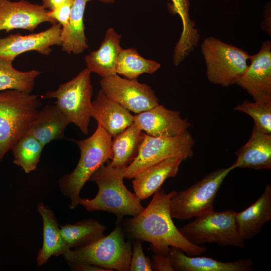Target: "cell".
<instances>
[{"label":"cell","instance_id":"cell-29","mask_svg":"<svg viewBox=\"0 0 271 271\" xmlns=\"http://www.w3.org/2000/svg\"><path fill=\"white\" fill-rule=\"evenodd\" d=\"M12 63L0 58V91L14 89L31 93L41 72L37 70L21 71L15 69Z\"/></svg>","mask_w":271,"mask_h":271},{"label":"cell","instance_id":"cell-23","mask_svg":"<svg viewBox=\"0 0 271 271\" xmlns=\"http://www.w3.org/2000/svg\"><path fill=\"white\" fill-rule=\"evenodd\" d=\"M37 210L43 222V244L36 259L37 265L41 266L52 256L64 255L71 248L64 241L56 217L50 207L41 202L37 205Z\"/></svg>","mask_w":271,"mask_h":271},{"label":"cell","instance_id":"cell-37","mask_svg":"<svg viewBox=\"0 0 271 271\" xmlns=\"http://www.w3.org/2000/svg\"><path fill=\"white\" fill-rule=\"evenodd\" d=\"M73 0H42V6L47 10H53L61 5Z\"/></svg>","mask_w":271,"mask_h":271},{"label":"cell","instance_id":"cell-18","mask_svg":"<svg viewBox=\"0 0 271 271\" xmlns=\"http://www.w3.org/2000/svg\"><path fill=\"white\" fill-rule=\"evenodd\" d=\"M235 162L231 165L236 168L254 170L271 169V134L259 131L253 126L248 141L237 151Z\"/></svg>","mask_w":271,"mask_h":271},{"label":"cell","instance_id":"cell-35","mask_svg":"<svg viewBox=\"0 0 271 271\" xmlns=\"http://www.w3.org/2000/svg\"><path fill=\"white\" fill-rule=\"evenodd\" d=\"M69 266L72 270L75 271H108L102 267L85 262L72 264Z\"/></svg>","mask_w":271,"mask_h":271},{"label":"cell","instance_id":"cell-15","mask_svg":"<svg viewBox=\"0 0 271 271\" xmlns=\"http://www.w3.org/2000/svg\"><path fill=\"white\" fill-rule=\"evenodd\" d=\"M133 122L147 134L155 137H172L188 130L191 123L183 118L180 111L159 104L152 108L133 115Z\"/></svg>","mask_w":271,"mask_h":271},{"label":"cell","instance_id":"cell-24","mask_svg":"<svg viewBox=\"0 0 271 271\" xmlns=\"http://www.w3.org/2000/svg\"><path fill=\"white\" fill-rule=\"evenodd\" d=\"M168 10L172 14H178L182 23V31L173 52V62L175 66L181 64L195 50L200 39V34L195 22L190 16L189 0H171Z\"/></svg>","mask_w":271,"mask_h":271},{"label":"cell","instance_id":"cell-3","mask_svg":"<svg viewBox=\"0 0 271 271\" xmlns=\"http://www.w3.org/2000/svg\"><path fill=\"white\" fill-rule=\"evenodd\" d=\"M112 137L99 124L94 132L84 140L74 142L80 150V157L75 169L64 175L58 185L62 194L70 200L69 207L79 205L81 190L92 175L112 158Z\"/></svg>","mask_w":271,"mask_h":271},{"label":"cell","instance_id":"cell-10","mask_svg":"<svg viewBox=\"0 0 271 271\" xmlns=\"http://www.w3.org/2000/svg\"><path fill=\"white\" fill-rule=\"evenodd\" d=\"M195 141L189 131L172 137H155L144 133L138 155L125 168L124 177L132 179L142 170L170 158H192Z\"/></svg>","mask_w":271,"mask_h":271},{"label":"cell","instance_id":"cell-4","mask_svg":"<svg viewBox=\"0 0 271 271\" xmlns=\"http://www.w3.org/2000/svg\"><path fill=\"white\" fill-rule=\"evenodd\" d=\"M41 104L38 95L14 89L0 91V162L27 133Z\"/></svg>","mask_w":271,"mask_h":271},{"label":"cell","instance_id":"cell-36","mask_svg":"<svg viewBox=\"0 0 271 271\" xmlns=\"http://www.w3.org/2000/svg\"><path fill=\"white\" fill-rule=\"evenodd\" d=\"M264 19L261 24L262 30L270 34V3H268L264 7Z\"/></svg>","mask_w":271,"mask_h":271},{"label":"cell","instance_id":"cell-20","mask_svg":"<svg viewBox=\"0 0 271 271\" xmlns=\"http://www.w3.org/2000/svg\"><path fill=\"white\" fill-rule=\"evenodd\" d=\"M235 223L239 235L244 240L260 233L263 225L271 219V186L266 184L259 197L250 206L236 212Z\"/></svg>","mask_w":271,"mask_h":271},{"label":"cell","instance_id":"cell-8","mask_svg":"<svg viewBox=\"0 0 271 271\" xmlns=\"http://www.w3.org/2000/svg\"><path fill=\"white\" fill-rule=\"evenodd\" d=\"M231 166L215 169L188 188L176 192L170 200L172 218L188 220L214 210V200Z\"/></svg>","mask_w":271,"mask_h":271},{"label":"cell","instance_id":"cell-1","mask_svg":"<svg viewBox=\"0 0 271 271\" xmlns=\"http://www.w3.org/2000/svg\"><path fill=\"white\" fill-rule=\"evenodd\" d=\"M177 191L166 193L160 188L146 208L136 216L126 219L124 230L128 237L149 242L151 250L168 251L171 246L182 249L188 256L204 253L206 247L187 240L174 224L170 204Z\"/></svg>","mask_w":271,"mask_h":271},{"label":"cell","instance_id":"cell-26","mask_svg":"<svg viewBox=\"0 0 271 271\" xmlns=\"http://www.w3.org/2000/svg\"><path fill=\"white\" fill-rule=\"evenodd\" d=\"M144 132L134 122L113 137L111 148L112 158L109 161L111 166L124 168L137 157Z\"/></svg>","mask_w":271,"mask_h":271},{"label":"cell","instance_id":"cell-30","mask_svg":"<svg viewBox=\"0 0 271 271\" xmlns=\"http://www.w3.org/2000/svg\"><path fill=\"white\" fill-rule=\"evenodd\" d=\"M44 147L32 135L26 133L12 147L13 163L26 173L36 170Z\"/></svg>","mask_w":271,"mask_h":271},{"label":"cell","instance_id":"cell-11","mask_svg":"<svg viewBox=\"0 0 271 271\" xmlns=\"http://www.w3.org/2000/svg\"><path fill=\"white\" fill-rule=\"evenodd\" d=\"M100 85L109 98L137 114L159 104V100L151 87L140 83L137 79L122 78L116 74L102 78Z\"/></svg>","mask_w":271,"mask_h":271},{"label":"cell","instance_id":"cell-16","mask_svg":"<svg viewBox=\"0 0 271 271\" xmlns=\"http://www.w3.org/2000/svg\"><path fill=\"white\" fill-rule=\"evenodd\" d=\"M171 262L174 271H251L250 259L224 262L209 257L188 256L179 248L171 246Z\"/></svg>","mask_w":271,"mask_h":271},{"label":"cell","instance_id":"cell-33","mask_svg":"<svg viewBox=\"0 0 271 271\" xmlns=\"http://www.w3.org/2000/svg\"><path fill=\"white\" fill-rule=\"evenodd\" d=\"M153 252L154 254L153 261L151 262L152 270L174 271L171 262L170 251L156 250Z\"/></svg>","mask_w":271,"mask_h":271},{"label":"cell","instance_id":"cell-27","mask_svg":"<svg viewBox=\"0 0 271 271\" xmlns=\"http://www.w3.org/2000/svg\"><path fill=\"white\" fill-rule=\"evenodd\" d=\"M62 236L70 248H77L91 244L104 236L106 226L92 218L74 224L60 225Z\"/></svg>","mask_w":271,"mask_h":271},{"label":"cell","instance_id":"cell-5","mask_svg":"<svg viewBox=\"0 0 271 271\" xmlns=\"http://www.w3.org/2000/svg\"><path fill=\"white\" fill-rule=\"evenodd\" d=\"M120 223L108 235L86 246L70 249L64 255L67 264L85 262L108 271H129L132 246L126 241Z\"/></svg>","mask_w":271,"mask_h":271},{"label":"cell","instance_id":"cell-19","mask_svg":"<svg viewBox=\"0 0 271 271\" xmlns=\"http://www.w3.org/2000/svg\"><path fill=\"white\" fill-rule=\"evenodd\" d=\"M182 161L179 158H170L137 174L132 183L134 193L140 199L145 200L154 195L167 179L176 176Z\"/></svg>","mask_w":271,"mask_h":271},{"label":"cell","instance_id":"cell-34","mask_svg":"<svg viewBox=\"0 0 271 271\" xmlns=\"http://www.w3.org/2000/svg\"><path fill=\"white\" fill-rule=\"evenodd\" d=\"M72 3L73 1L67 2L53 10H48V14L51 18L60 24L62 27H65L69 20Z\"/></svg>","mask_w":271,"mask_h":271},{"label":"cell","instance_id":"cell-25","mask_svg":"<svg viewBox=\"0 0 271 271\" xmlns=\"http://www.w3.org/2000/svg\"><path fill=\"white\" fill-rule=\"evenodd\" d=\"M90 1L73 0L68 23L61 28V46L69 54H80L88 47L83 18L86 4Z\"/></svg>","mask_w":271,"mask_h":271},{"label":"cell","instance_id":"cell-2","mask_svg":"<svg viewBox=\"0 0 271 271\" xmlns=\"http://www.w3.org/2000/svg\"><path fill=\"white\" fill-rule=\"evenodd\" d=\"M126 167H113L109 161L107 165L100 167L89 179L98 186L97 195L91 199L80 198L79 205L88 211H105L113 213L117 217V223H120L126 215L134 217L141 213L145 208L141 200L123 183Z\"/></svg>","mask_w":271,"mask_h":271},{"label":"cell","instance_id":"cell-17","mask_svg":"<svg viewBox=\"0 0 271 271\" xmlns=\"http://www.w3.org/2000/svg\"><path fill=\"white\" fill-rule=\"evenodd\" d=\"M91 116L112 137L133 123V115L129 111L109 98L101 89L92 102Z\"/></svg>","mask_w":271,"mask_h":271},{"label":"cell","instance_id":"cell-14","mask_svg":"<svg viewBox=\"0 0 271 271\" xmlns=\"http://www.w3.org/2000/svg\"><path fill=\"white\" fill-rule=\"evenodd\" d=\"M48 22H57L48 14L42 5L21 0H0V31L8 32L15 29L34 31L38 26Z\"/></svg>","mask_w":271,"mask_h":271},{"label":"cell","instance_id":"cell-32","mask_svg":"<svg viewBox=\"0 0 271 271\" xmlns=\"http://www.w3.org/2000/svg\"><path fill=\"white\" fill-rule=\"evenodd\" d=\"M142 241L136 239L133 245L129 263V271H152L151 260L145 255Z\"/></svg>","mask_w":271,"mask_h":271},{"label":"cell","instance_id":"cell-9","mask_svg":"<svg viewBox=\"0 0 271 271\" xmlns=\"http://www.w3.org/2000/svg\"><path fill=\"white\" fill-rule=\"evenodd\" d=\"M235 213L232 210L220 212L213 210L196 217L179 230L187 240L197 245L216 243L223 246L243 248L244 240L237 231Z\"/></svg>","mask_w":271,"mask_h":271},{"label":"cell","instance_id":"cell-12","mask_svg":"<svg viewBox=\"0 0 271 271\" xmlns=\"http://www.w3.org/2000/svg\"><path fill=\"white\" fill-rule=\"evenodd\" d=\"M250 64L236 83L254 101L271 102V43L263 41L259 51L249 55Z\"/></svg>","mask_w":271,"mask_h":271},{"label":"cell","instance_id":"cell-6","mask_svg":"<svg viewBox=\"0 0 271 271\" xmlns=\"http://www.w3.org/2000/svg\"><path fill=\"white\" fill-rule=\"evenodd\" d=\"M201 52L210 82L228 87L237 83L246 70L249 55L246 51L212 36L204 40Z\"/></svg>","mask_w":271,"mask_h":271},{"label":"cell","instance_id":"cell-31","mask_svg":"<svg viewBox=\"0 0 271 271\" xmlns=\"http://www.w3.org/2000/svg\"><path fill=\"white\" fill-rule=\"evenodd\" d=\"M234 110L245 113L254 121V126L259 131L271 134V102L244 101Z\"/></svg>","mask_w":271,"mask_h":271},{"label":"cell","instance_id":"cell-28","mask_svg":"<svg viewBox=\"0 0 271 271\" xmlns=\"http://www.w3.org/2000/svg\"><path fill=\"white\" fill-rule=\"evenodd\" d=\"M161 67L158 62L143 57L133 48L122 49L116 65V74L128 79H137L142 74H152Z\"/></svg>","mask_w":271,"mask_h":271},{"label":"cell","instance_id":"cell-21","mask_svg":"<svg viewBox=\"0 0 271 271\" xmlns=\"http://www.w3.org/2000/svg\"><path fill=\"white\" fill-rule=\"evenodd\" d=\"M121 36L113 28H108L99 48L85 57L86 68L102 78L116 74L118 58L122 49Z\"/></svg>","mask_w":271,"mask_h":271},{"label":"cell","instance_id":"cell-13","mask_svg":"<svg viewBox=\"0 0 271 271\" xmlns=\"http://www.w3.org/2000/svg\"><path fill=\"white\" fill-rule=\"evenodd\" d=\"M61 24L57 23L38 33L25 36L12 34L0 38V58L13 62L18 56L32 51L49 55L52 52V46L61 45Z\"/></svg>","mask_w":271,"mask_h":271},{"label":"cell","instance_id":"cell-38","mask_svg":"<svg viewBox=\"0 0 271 271\" xmlns=\"http://www.w3.org/2000/svg\"><path fill=\"white\" fill-rule=\"evenodd\" d=\"M100 2L105 3V4H109L114 3L115 0H97Z\"/></svg>","mask_w":271,"mask_h":271},{"label":"cell","instance_id":"cell-7","mask_svg":"<svg viewBox=\"0 0 271 271\" xmlns=\"http://www.w3.org/2000/svg\"><path fill=\"white\" fill-rule=\"evenodd\" d=\"M91 72L86 67L58 89L46 92L44 98H56L55 104L69 120L84 134L88 133L93 87Z\"/></svg>","mask_w":271,"mask_h":271},{"label":"cell","instance_id":"cell-22","mask_svg":"<svg viewBox=\"0 0 271 271\" xmlns=\"http://www.w3.org/2000/svg\"><path fill=\"white\" fill-rule=\"evenodd\" d=\"M70 122L56 104H48L39 110L27 132L43 146L63 138Z\"/></svg>","mask_w":271,"mask_h":271}]
</instances>
